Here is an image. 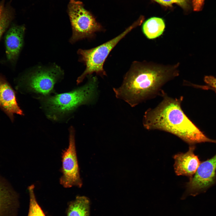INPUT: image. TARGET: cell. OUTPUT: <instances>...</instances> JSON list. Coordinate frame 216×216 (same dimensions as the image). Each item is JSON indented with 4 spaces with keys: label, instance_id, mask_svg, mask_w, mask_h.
I'll return each mask as SVG.
<instances>
[{
    "label": "cell",
    "instance_id": "6da1fadb",
    "mask_svg": "<svg viewBox=\"0 0 216 216\" xmlns=\"http://www.w3.org/2000/svg\"><path fill=\"white\" fill-rule=\"evenodd\" d=\"M178 66V63L165 65L135 61L125 75L121 86L113 88L115 96L132 107L162 96L163 86L179 75Z\"/></svg>",
    "mask_w": 216,
    "mask_h": 216
},
{
    "label": "cell",
    "instance_id": "7a4b0ae2",
    "mask_svg": "<svg viewBox=\"0 0 216 216\" xmlns=\"http://www.w3.org/2000/svg\"><path fill=\"white\" fill-rule=\"evenodd\" d=\"M162 101L156 107L145 112L142 120L144 127L148 130H158L174 134L188 143H196L216 140L208 138L190 120L183 111L182 96L173 98L164 92Z\"/></svg>",
    "mask_w": 216,
    "mask_h": 216
},
{
    "label": "cell",
    "instance_id": "3957f363",
    "mask_svg": "<svg viewBox=\"0 0 216 216\" xmlns=\"http://www.w3.org/2000/svg\"><path fill=\"white\" fill-rule=\"evenodd\" d=\"M84 85L69 92L38 98L41 107L46 116L54 121L67 118L80 106L92 103L97 94L98 80L96 76H88Z\"/></svg>",
    "mask_w": 216,
    "mask_h": 216
},
{
    "label": "cell",
    "instance_id": "277c9868",
    "mask_svg": "<svg viewBox=\"0 0 216 216\" xmlns=\"http://www.w3.org/2000/svg\"><path fill=\"white\" fill-rule=\"evenodd\" d=\"M143 21L140 18L121 34L97 47L88 50L79 49L78 53L80 56V60L86 66V68L78 78L77 84L82 82L86 76L93 73L102 77L106 75L103 66L110 52L122 39L133 28L140 25Z\"/></svg>",
    "mask_w": 216,
    "mask_h": 216
},
{
    "label": "cell",
    "instance_id": "5b68a950",
    "mask_svg": "<svg viewBox=\"0 0 216 216\" xmlns=\"http://www.w3.org/2000/svg\"><path fill=\"white\" fill-rule=\"evenodd\" d=\"M62 74L57 66L38 69L19 79L16 89L21 92L34 94L38 98L48 96L54 92V86Z\"/></svg>",
    "mask_w": 216,
    "mask_h": 216
},
{
    "label": "cell",
    "instance_id": "8992f818",
    "mask_svg": "<svg viewBox=\"0 0 216 216\" xmlns=\"http://www.w3.org/2000/svg\"><path fill=\"white\" fill-rule=\"evenodd\" d=\"M68 8L73 31L70 39L72 43L85 38H91L96 32L103 30L101 25L85 9L82 2L71 0Z\"/></svg>",
    "mask_w": 216,
    "mask_h": 216
},
{
    "label": "cell",
    "instance_id": "52a82bcc",
    "mask_svg": "<svg viewBox=\"0 0 216 216\" xmlns=\"http://www.w3.org/2000/svg\"><path fill=\"white\" fill-rule=\"evenodd\" d=\"M69 133L68 147L62 153L61 170L62 174L60 182L65 188L73 186L80 188L82 186V182L76 152L75 130L73 127L69 128Z\"/></svg>",
    "mask_w": 216,
    "mask_h": 216
},
{
    "label": "cell",
    "instance_id": "ba28073f",
    "mask_svg": "<svg viewBox=\"0 0 216 216\" xmlns=\"http://www.w3.org/2000/svg\"><path fill=\"white\" fill-rule=\"evenodd\" d=\"M216 154L200 163L196 172L187 184V194L195 196L206 192L216 180Z\"/></svg>",
    "mask_w": 216,
    "mask_h": 216
},
{
    "label": "cell",
    "instance_id": "9c48e42d",
    "mask_svg": "<svg viewBox=\"0 0 216 216\" xmlns=\"http://www.w3.org/2000/svg\"><path fill=\"white\" fill-rule=\"evenodd\" d=\"M0 108L12 122L15 114L24 115L17 102L15 91L5 77L0 74Z\"/></svg>",
    "mask_w": 216,
    "mask_h": 216
},
{
    "label": "cell",
    "instance_id": "30bf717a",
    "mask_svg": "<svg viewBox=\"0 0 216 216\" xmlns=\"http://www.w3.org/2000/svg\"><path fill=\"white\" fill-rule=\"evenodd\" d=\"M19 206L17 193L0 176V216H17Z\"/></svg>",
    "mask_w": 216,
    "mask_h": 216
},
{
    "label": "cell",
    "instance_id": "8fae6325",
    "mask_svg": "<svg viewBox=\"0 0 216 216\" xmlns=\"http://www.w3.org/2000/svg\"><path fill=\"white\" fill-rule=\"evenodd\" d=\"M25 30L23 26L13 25L6 33V54L8 60L11 64L16 62L22 47Z\"/></svg>",
    "mask_w": 216,
    "mask_h": 216
},
{
    "label": "cell",
    "instance_id": "7c38bea8",
    "mask_svg": "<svg viewBox=\"0 0 216 216\" xmlns=\"http://www.w3.org/2000/svg\"><path fill=\"white\" fill-rule=\"evenodd\" d=\"M195 146H190L185 153H180L174 156L175 172L178 176H185L191 178L196 172L200 164L198 156L194 153Z\"/></svg>",
    "mask_w": 216,
    "mask_h": 216
},
{
    "label": "cell",
    "instance_id": "4fadbf2b",
    "mask_svg": "<svg viewBox=\"0 0 216 216\" xmlns=\"http://www.w3.org/2000/svg\"><path fill=\"white\" fill-rule=\"evenodd\" d=\"M165 27V23L162 19L154 17L145 21L142 26V31L148 38L152 39L161 35Z\"/></svg>",
    "mask_w": 216,
    "mask_h": 216
},
{
    "label": "cell",
    "instance_id": "5bb4252c",
    "mask_svg": "<svg viewBox=\"0 0 216 216\" xmlns=\"http://www.w3.org/2000/svg\"><path fill=\"white\" fill-rule=\"evenodd\" d=\"M90 201L84 196H78L70 202L67 212V216H89Z\"/></svg>",
    "mask_w": 216,
    "mask_h": 216
},
{
    "label": "cell",
    "instance_id": "9a60e30c",
    "mask_svg": "<svg viewBox=\"0 0 216 216\" xmlns=\"http://www.w3.org/2000/svg\"><path fill=\"white\" fill-rule=\"evenodd\" d=\"M12 19L11 12L3 3L0 4V39L8 28Z\"/></svg>",
    "mask_w": 216,
    "mask_h": 216
},
{
    "label": "cell",
    "instance_id": "2e32d148",
    "mask_svg": "<svg viewBox=\"0 0 216 216\" xmlns=\"http://www.w3.org/2000/svg\"><path fill=\"white\" fill-rule=\"evenodd\" d=\"M34 186L32 185L28 187L30 197V203L28 216H46L38 204L34 192Z\"/></svg>",
    "mask_w": 216,
    "mask_h": 216
},
{
    "label": "cell",
    "instance_id": "e0dca14e",
    "mask_svg": "<svg viewBox=\"0 0 216 216\" xmlns=\"http://www.w3.org/2000/svg\"><path fill=\"white\" fill-rule=\"evenodd\" d=\"M166 7H172L174 4H176L182 8L187 9L188 6V0H152Z\"/></svg>",
    "mask_w": 216,
    "mask_h": 216
},
{
    "label": "cell",
    "instance_id": "ac0fdd59",
    "mask_svg": "<svg viewBox=\"0 0 216 216\" xmlns=\"http://www.w3.org/2000/svg\"><path fill=\"white\" fill-rule=\"evenodd\" d=\"M205 0H192V5L194 11H199L202 8Z\"/></svg>",
    "mask_w": 216,
    "mask_h": 216
},
{
    "label": "cell",
    "instance_id": "d6986e66",
    "mask_svg": "<svg viewBox=\"0 0 216 216\" xmlns=\"http://www.w3.org/2000/svg\"><path fill=\"white\" fill-rule=\"evenodd\" d=\"M205 82L216 89V78L212 76H206L204 78Z\"/></svg>",
    "mask_w": 216,
    "mask_h": 216
}]
</instances>
